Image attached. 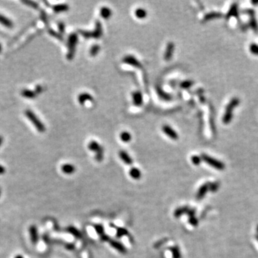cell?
I'll use <instances>...</instances> for the list:
<instances>
[{
  "instance_id": "4dcf8cb0",
  "label": "cell",
  "mask_w": 258,
  "mask_h": 258,
  "mask_svg": "<svg viewBox=\"0 0 258 258\" xmlns=\"http://www.w3.org/2000/svg\"><path fill=\"white\" fill-rule=\"evenodd\" d=\"M48 32H49V34H50L51 36H52V37H54V38H55L60 39V41H63L64 40L63 38H62V34H60V33H57V32L56 31H55V30H53L52 29L49 28L48 29Z\"/></svg>"
},
{
  "instance_id": "7dc6e473",
  "label": "cell",
  "mask_w": 258,
  "mask_h": 258,
  "mask_svg": "<svg viewBox=\"0 0 258 258\" xmlns=\"http://www.w3.org/2000/svg\"><path fill=\"white\" fill-rule=\"evenodd\" d=\"M252 4H255V5H257L258 4V1H252Z\"/></svg>"
},
{
  "instance_id": "4316f807",
  "label": "cell",
  "mask_w": 258,
  "mask_h": 258,
  "mask_svg": "<svg viewBox=\"0 0 258 258\" xmlns=\"http://www.w3.org/2000/svg\"><path fill=\"white\" fill-rule=\"evenodd\" d=\"M120 140L124 141V142H129V141L131 140V135L128 131H123L122 133L120 134Z\"/></svg>"
},
{
  "instance_id": "30bf717a",
  "label": "cell",
  "mask_w": 258,
  "mask_h": 258,
  "mask_svg": "<svg viewBox=\"0 0 258 258\" xmlns=\"http://www.w3.org/2000/svg\"><path fill=\"white\" fill-rule=\"evenodd\" d=\"M133 103L136 106H141L143 104V96L140 91H134L132 93Z\"/></svg>"
},
{
  "instance_id": "5b68a950",
  "label": "cell",
  "mask_w": 258,
  "mask_h": 258,
  "mask_svg": "<svg viewBox=\"0 0 258 258\" xmlns=\"http://www.w3.org/2000/svg\"><path fill=\"white\" fill-rule=\"evenodd\" d=\"M88 148L92 152H96V159L97 161L101 162L103 159L104 150L100 144L95 141H90L88 144Z\"/></svg>"
},
{
  "instance_id": "d6986e66",
  "label": "cell",
  "mask_w": 258,
  "mask_h": 258,
  "mask_svg": "<svg viewBox=\"0 0 258 258\" xmlns=\"http://www.w3.org/2000/svg\"><path fill=\"white\" fill-rule=\"evenodd\" d=\"M61 170L64 174H73L74 171H75V168L73 165L70 164H63L61 166Z\"/></svg>"
},
{
  "instance_id": "6da1fadb",
  "label": "cell",
  "mask_w": 258,
  "mask_h": 258,
  "mask_svg": "<svg viewBox=\"0 0 258 258\" xmlns=\"http://www.w3.org/2000/svg\"><path fill=\"white\" fill-rule=\"evenodd\" d=\"M239 100L238 97H234L230 101L229 103L227 105L226 108V111H225L224 117H223L222 121L225 124H228L231 122L232 118V113H233V110L236 108L237 106L239 105Z\"/></svg>"
},
{
  "instance_id": "b9f144b4",
  "label": "cell",
  "mask_w": 258,
  "mask_h": 258,
  "mask_svg": "<svg viewBox=\"0 0 258 258\" xmlns=\"http://www.w3.org/2000/svg\"><path fill=\"white\" fill-rule=\"evenodd\" d=\"M101 240L103 242H109L111 240V238H109L108 235H106V234H103V235H101Z\"/></svg>"
},
{
  "instance_id": "9a60e30c",
  "label": "cell",
  "mask_w": 258,
  "mask_h": 258,
  "mask_svg": "<svg viewBox=\"0 0 258 258\" xmlns=\"http://www.w3.org/2000/svg\"><path fill=\"white\" fill-rule=\"evenodd\" d=\"M119 156L125 164L128 165H131L133 164V159L130 157V156L128 154V153L124 152V151H120L119 152Z\"/></svg>"
},
{
  "instance_id": "74e56055",
  "label": "cell",
  "mask_w": 258,
  "mask_h": 258,
  "mask_svg": "<svg viewBox=\"0 0 258 258\" xmlns=\"http://www.w3.org/2000/svg\"><path fill=\"white\" fill-rule=\"evenodd\" d=\"M201 158L198 156H193L192 157V161L195 165H199L201 163Z\"/></svg>"
},
{
  "instance_id": "f35d334b",
  "label": "cell",
  "mask_w": 258,
  "mask_h": 258,
  "mask_svg": "<svg viewBox=\"0 0 258 258\" xmlns=\"http://www.w3.org/2000/svg\"><path fill=\"white\" fill-rule=\"evenodd\" d=\"M189 221L190 224L193 225V226H197V224H198V220H197L194 217H189Z\"/></svg>"
},
{
  "instance_id": "816d5d0a",
  "label": "cell",
  "mask_w": 258,
  "mask_h": 258,
  "mask_svg": "<svg viewBox=\"0 0 258 258\" xmlns=\"http://www.w3.org/2000/svg\"><path fill=\"white\" fill-rule=\"evenodd\" d=\"M257 239H258V237H257Z\"/></svg>"
},
{
  "instance_id": "d6a6232c",
  "label": "cell",
  "mask_w": 258,
  "mask_h": 258,
  "mask_svg": "<svg viewBox=\"0 0 258 258\" xmlns=\"http://www.w3.org/2000/svg\"><path fill=\"white\" fill-rule=\"evenodd\" d=\"M193 81L192 80H185V81H183L182 83H181L180 86L182 88H183V89H188V88H189L191 86L193 85Z\"/></svg>"
},
{
  "instance_id": "7c38bea8",
  "label": "cell",
  "mask_w": 258,
  "mask_h": 258,
  "mask_svg": "<svg viewBox=\"0 0 258 258\" xmlns=\"http://www.w3.org/2000/svg\"><path fill=\"white\" fill-rule=\"evenodd\" d=\"M109 242H110L111 245L112 246L113 248H115L116 250H118V252L122 253V254H125V253H126L127 252L126 249H125L124 246L121 243L119 242L111 239V240L109 241Z\"/></svg>"
},
{
  "instance_id": "836d02e7",
  "label": "cell",
  "mask_w": 258,
  "mask_h": 258,
  "mask_svg": "<svg viewBox=\"0 0 258 258\" xmlns=\"http://www.w3.org/2000/svg\"><path fill=\"white\" fill-rule=\"evenodd\" d=\"M40 17H41L42 21H43V22H44V24H45L47 27H49V22H48V20L47 15H46V13L45 12V11H44V10L41 11Z\"/></svg>"
},
{
  "instance_id": "8992f818",
  "label": "cell",
  "mask_w": 258,
  "mask_h": 258,
  "mask_svg": "<svg viewBox=\"0 0 258 258\" xmlns=\"http://www.w3.org/2000/svg\"><path fill=\"white\" fill-rule=\"evenodd\" d=\"M201 159L204 162H206V164H208L210 166L216 169H218V170H223V169H224V164H223V163L219 161V160L209 156L208 155L202 154Z\"/></svg>"
},
{
  "instance_id": "3957f363",
  "label": "cell",
  "mask_w": 258,
  "mask_h": 258,
  "mask_svg": "<svg viewBox=\"0 0 258 258\" xmlns=\"http://www.w3.org/2000/svg\"><path fill=\"white\" fill-rule=\"evenodd\" d=\"M25 115L28 119L31 121L34 126L36 128V129L39 132V133H43L45 131V126L41 120L37 117V115L30 110H27L25 111Z\"/></svg>"
},
{
  "instance_id": "ba28073f",
  "label": "cell",
  "mask_w": 258,
  "mask_h": 258,
  "mask_svg": "<svg viewBox=\"0 0 258 258\" xmlns=\"http://www.w3.org/2000/svg\"><path fill=\"white\" fill-rule=\"evenodd\" d=\"M174 49H175V46H174V43H171V42H170V43H169L168 44H167L166 50H165V53H164L165 60H166V61H169V60H171V58L174 55Z\"/></svg>"
},
{
  "instance_id": "d590c367",
  "label": "cell",
  "mask_w": 258,
  "mask_h": 258,
  "mask_svg": "<svg viewBox=\"0 0 258 258\" xmlns=\"http://www.w3.org/2000/svg\"><path fill=\"white\" fill-rule=\"evenodd\" d=\"M250 52L255 55H258V45L257 44H251L250 46Z\"/></svg>"
},
{
  "instance_id": "83f0119b",
  "label": "cell",
  "mask_w": 258,
  "mask_h": 258,
  "mask_svg": "<svg viewBox=\"0 0 258 258\" xmlns=\"http://www.w3.org/2000/svg\"><path fill=\"white\" fill-rule=\"evenodd\" d=\"M22 3L25 4V5L27 7H29L32 9H34V10H38L39 8V4L38 2H33V1H29V0H23L22 1Z\"/></svg>"
},
{
  "instance_id": "ab89813d",
  "label": "cell",
  "mask_w": 258,
  "mask_h": 258,
  "mask_svg": "<svg viewBox=\"0 0 258 258\" xmlns=\"http://www.w3.org/2000/svg\"><path fill=\"white\" fill-rule=\"evenodd\" d=\"M58 29H59V31L61 34L64 33L65 32V25L62 22H59L58 23Z\"/></svg>"
},
{
  "instance_id": "4fadbf2b",
  "label": "cell",
  "mask_w": 258,
  "mask_h": 258,
  "mask_svg": "<svg viewBox=\"0 0 258 258\" xmlns=\"http://www.w3.org/2000/svg\"><path fill=\"white\" fill-rule=\"evenodd\" d=\"M29 234L32 242L33 244H36L38 242V232L36 226L32 225L29 227Z\"/></svg>"
},
{
  "instance_id": "e0dca14e",
  "label": "cell",
  "mask_w": 258,
  "mask_h": 258,
  "mask_svg": "<svg viewBox=\"0 0 258 258\" xmlns=\"http://www.w3.org/2000/svg\"><path fill=\"white\" fill-rule=\"evenodd\" d=\"M0 24L7 28H12L14 26L13 22L9 18L2 15H0Z\"/></svg>"
},
{
  "instance_id": "60d3db41",
  "label": "cell",
  "mask_w": 258,
  "mask_h": 258,
  "mask_svg": "<svg viewBox=\"0 0 258 258\" xmlns=\"http://www.w3.org/2000/svg\"><path fill=\"white\" fill-rule=\"evenodd\" d=\"M43 88L41 85H37L35 87V90H34V91H35L37 95H38L39 93H41L43 92Z\"/></svg>"
},
{
  "instance_id": "2e32d148",
  "label": "cell",
  "mask_w": 258,
  "mask_h": 258,
  "mask_svg": "<svg viewBox=\"0 0 258 258\" xmlns=\"http://www.w3.org/2000/svg\"><path fill=\"white\" fill-rule=\"evenodd\" d=\"M21 95L22 96L26 97L28 99H34L37 96V93L34 90H29V89H24L21 91Z\"/></svg>"
},
{
  "instance_id": "52a82bcc",
  "label": "cell",
  "mask_w": 258,
  "mask_h": 258,
  "mask_svg": "<svg viewBox=\"0 0 258 258\" xmlns=\"http://www.w3.org/2000/svg\"><path fill=\"white\" fill-rule=\"evenodd\" d=\"M162 130L164 131V133L166 136H168L171 139H172V140H177L179 138V135L169 125H164L162 128Z\"/></svg>"
},
{
  "instance_id": "8d00e7d4",
  "label": "cell",
  "mask_w": 258,
  "mask_h": 258,
  "mask_svg": "<svg viewBox=\"0 0 258 258\" xmlns=\"http://www.w3.org/2000/svg\"><path fill=\"white\" fill-rule=\"evenodd\" d=\"M94 227L97 234H99L101 236L104 234V228L101 224H96L95 225Z\"/></svg>"
},
{
  "instance_id": "f6af8a7d",
  "label": "cell",
  "mask_w": 258,
  "mask_h": 258,
  "mask_svg": "<svg viewBox=\"0 0 258 258\" xmlns=\"http://www.w3.org/2000/svg\"><path fill=\"white\" fill-rule=\"evenodd\" d=\"M66 248L68 249V250H73L74 249V245H72V244H67Z\"/></svg>"
},
{
  "instance_id": "603a6c76",
  "label": "cell",
  "mask_w": 258,
  "mask_h": 258,
  "mask_svg": "<svg viewBox=\"0 0 258 258\" xmlns=\"http://www.w3.org/2000/svg\"><path fill=\"white\" fill-rule=\"evenodd\" d=\"M135 15H136V17L138 18V19H145L146 16H147V11H146L145 9L138 8L135 11Z\"/></svg>"
},
{
  "instance_id": "d4e9b609",
  "label": "cell",
  "mask_w": 258,
  "mask_h": 258,
  "mask_svg": "<svg viewBox=\"0 0 258 258\" xmlns=\"http://www.w3.org/2000/svg\"><path fill=\"white\" fill-rule=\"evenodd\" d=\"M129 174L134 179H139L141 176V171L137 168H132L130 169Z\"/></svg>"
},
{
  "instance_id": "8fae6325",
  "label": "cell",
  "mask_w": 258,
  "mask_h": 258,
  "mask_svg": "<svg viewBox=\"0 0 258 258\" xmlns=\"http://www.w3.org/2000/svg\"><path fill=\"white\" fill-rule=\"evenodd\" d=\"M247 13L249 14L250 16V26L252 27V29L255 32H258V25L257 23V20L255 19V11L253 10H247Z\"/></svg>"
},
{
  "instance_id": "ffe728a7",
  "label": "cell",
  "mask_w": 258,
  "mask_h": 258,
  "mask_svg": "<svg viewBox=\"0 0 258 258\" xmlns=\"http://www.w3.org/2000/svg\"><path fill=\"white\" fill-rule=\"evenodd\" d=\"M52 10L55 13L63 12V11H66L69 10V7L67 6V4H56V5H54L52 7Z\"/></svg>"
},
{
  "instance_id": "ee69618b",
  "label": "cell",
  "mask_w": 258,
  "mask_h": 258,
  "mask_svg": "<svg viewBox=\"0 0 258 258\" xmlns=\"http://www.w3.org/2000/svg\"><path fill=\"white\" fill-rule=\"evenodd\" d=\"M4 173H5V169H4L2 165H0V175H1V174H4Z\"/></svg>"
},
{
  "instance_id": "f907efd6",
  "label": "cell",
  "mask_w": 258,
  "mask_h": 258,
  "mask_svg": "<svg viewBox=\"0 0 258 258\" xmlns=\"http://www.w3.org/2000/svg\"><path fill=\"white\" fill-rule=\"evenodd\" d=\"M0 195H1V189H0Z\"/></svg>"
},
{
  "instance_id": "1f68e13d",
  "label": "cell",
  "mask_w": 258,
  "mask_h": 258,
  "mask_svg": "<svg viewBox=\"0 0 258 258\" xmlns=\"http://www.w3.org/2000/svg\"><path fill=\"white\" fill-rule=\"evenodd\" d=\"M188 210H189V209H188L187 207L179 208L175 211V212H174V216H175L176 217H179L182 214L187 213Z\"/></svg>"
},
{
  "instance_id": "cb8c5ba5",
  "label": "cell",
  "mask_w": 258,
  "mask_h": 258,
  "mask_svg": "<svg viewBox=\"0 0 258 258\" xmlns=\"http://www.w3.org/2000/svg\"><path fill=\"white\" fill-rule=\"evenodd\" d=\"M222 17V15L220 12H216V11H212L206 15L204 17V21H209L214 19H217V18H221Z\"/></svg>"
},
{
  "instance_id": "5bb4252c",
  "label": "cell",
  "mask_w": 258,
  "mask_h": 258,
  "mask_svg": "<svg viewBox=\"0 0 258 258\" xmlns=\"http://www.w3.org/2000/svg\"><path fill=\"white\" fill-rule=\"evenodd\" d=\"M93 100V96L89 93H83L80 94L78 97V101L80 105H84L86 101H92Z\"/></svg>"
},
{
  "instance_id": "c3c4849f",
  "label": "cell",
  "mask_w": 258,
  "mask_h": 258,
  "mask_svg": "<svg viewBox=\"0 0 258 258\" xmlns=\"http://www.w3.org/2000/svg\"><path fill=\"white\" fill-rule=\"evenodd\" d=\"M15 258H24L22 255H17V256L15 257Z\"/></svg>"
},
{
  "instance_id": "f1b7e54d",
  "label": "cell",
  "mask_w": 258,
  "mask_h": 258,
  "mask_svg": "<svg viewBox=\"0 0 258 258\" xmlns=\"http://www.w3.org/2000/svg\"><path fill=\"white\" fill-rule=\"evenodd\" d=\"M100 49H101V47H100L99 45H93L90 49V56H92V57L96 56V55H97V53L99 52Z\"/></svg>"
},
{
  "instance_id": "44dd1931",
  "label": "cell",
  "mask_w": 258,
  "mask_h": 258,
  "mask_svg": "<svg viewBox=\"0 0 258 258\" xmlns=\"http://www.w3.org/2000/svg\"><path fill=\"white\" fill-rule=\"evenodd\" d=\"M209 189H210V187H209V185L207 184H204L203 186H201V187L199 188L198 192H197V198L198 199H201L203 198V197L205 196L206 193L207 192Z\"/></svg>"
},
{
  "instance_id": "7a4b0ae2",
  "label": "cell",
  "mask_w": 258,
  "mask_h": 258,
  "mask_svg": "<svg viewBox=\"0 0 258 258\" xmlns=\"http://www.w3.org/2000/svg\"><path fill=\"white\" fill-rule=\"evenodd\" d=\"M78 42V34L72 33L68 37L67 40V46H68V52L67 54V59L69 60H73V58L75 53L76 45Z\"/></svg>"
},
{
  "instance_id": "484cf974",
  "label": "cell",
  "mask_w": 258,
  "mask_h": 258,
  "mask_svg": "<svg viewBox=\"0 0 258 258\" xmlns=\"http://www.w3.org/2000/svg\"><path fill=\"white\" fill-rule=\"evenodd\" d=\"M67 232H69L70 233L73 234V235L74 237H75L76 238L80 239L81 238H82V234H81L80 232H79L78 230L76 228H75V227H68V228L67 229Z\"/></svg>"
},
{
  "instance_id": "681fc988",
  "label": "cell",
  "mask_w": 258,
  "mask_h": 258,
  "mask_svg": "<svg viewBox=\"0 0 258 258\" xmlns=\"http://www.w3.org/2000/svg\"><path fill=\"white\" fill-rule=\"evenodd\" d=\"M1 52H2V45H1V43H0V53H1Z\"/></svg>"
},
{
  "instance_id": "bcb514c9",
  "label": "cell",
  "mask_w": 258,
  "mask_h": 258,
  "mask_svg": "<svg viewBox=\"0 0 258 258\" xmlns=\"http://www.w3.org/2000/svg\"><path fill=\"white\" fill-rule=\"evenodd\" d=\"M2 143H3V138L2 136H0V147H1Z\"/></svg>"
},
{
  "instance_id": "277c9868",
  "label": "cell",
  "mask_w": 258,
  "mask_h": 258,
  "mask_svg": "<svg viewBox=\"0 0 258 258\" xmlns=\"http://www.w3.org/2000/svg\"><path fill=\"white\" fill-rule=\"evenodd\" d=\"M81 35L84 37L85 38H101L103 34V29H102L101 23L99 20H97L96 24V28H95L94 31L93 32H88V31H83V30H80L79 31Z\"/></svg>"
},
{
  "instance_id": "f546056e",
  "label": "cell",
  "mask_w": 258,
  "mask_h": 258,
  "mask_svg": "<svg viewBox=\"0 0 258 258\" xmlns=\"http://www.w3.org/2000/svg\"><path fill=\"white\" fill-rule=\"evenodd\" d=\"M171 254L173 258H181V253L179 251V249L177 247V246H175V247H173L171 248Z\"/></svg>"
},
{
  "instance_id": "7402d4cb",
  "label": "cell",
  "mask_w": 258,
  "mask_h": 258,
  "mask_svg": "<svg viewBox=\"0 0 258 258\" xmlns=\"http://www.w3.org/2000/svg\"><path fill=\"white\" fill-rule=\"evenodd\" d=\"M234 16H238V4H233L229 10L228 13L227 14L226 18L227 20L231 18V17H234Z\"/></svg>"
},
{
  "instance_id": "9c48e42d",
  "label": "cell",
  "mask_w": 258,
  "mask_h": 258,
  "mask_svg": "<svg viewBox=\"0 0 258 258\" xmlns=\"http://www.w3.org/2000/svg\"><path fill=\"white\" fill-rule=\"evenodd\" d=\"M123 61H124L125 63L129 64L134 67H141V62H139L138 60H137L134 56H132V55H127V56H125L124 59H123Z\"/></svg>"
},
{
  "instance_id": "7bdbcfd3",
  "label": "cell",
  "mask_w": 258,
  "mask_h": 258,
  "mask_svg": "<svg viewBox=\"0 0 258 258\" xmlns=\"http://www.w3.org/2000/svg\"><path fill=\"white\" fill-rule=\"evenodd\" d=\"M210 187V189H211V191H215V190L218 188V184L217 183H215L211 185V187Z\"/></svg>"
},
{
  "instance_id": "ac0fdd59",
  "label": "cell",
  "mask_w": 258,
  "mask_h": 258,
  "mask_svg": "<svg viewBox=\"0 0 258 258\" xmlns=\"http://www.w3.org/2000/svg\"><path fill=\"white\" fill-rule=\"evenodd\" d=\"M100 15L103 19L108 20L112 15V11L110 8L107 7H103L100 10Z\"/></svg>"
},
{
  "instance_id": "e575fe53",
  "label": "cell",
  "mask_w": 258,
  "mask_h": 258,
  "mask_svg": "<svg viewBox=\"0 0 258 258\" xmlns=\"http://www.w3.org/2000/svg\"><path fill=\"white\" fill-rule=\"evenodd\" d=\"M129 232L124 228H118L117 229V237L118 238H121L123 236L127 235Z\"/></svg>"
}]
</instances>
